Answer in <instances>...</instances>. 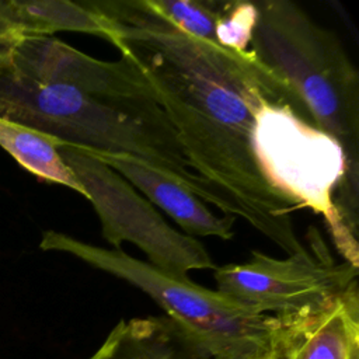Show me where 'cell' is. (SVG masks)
<instances>
[{
  "mask_svg": "<svg viewBox=\"0 0 359 359\" xmlns=\"http://www.w3.org/2000/svg\"><path fill=\"white\" fill-rule=\"evenodd\" d=\"M108 42L150 84L194 172L287 255L306 250L292 215L321 195L339 146L251 50L185 34L149 0L88 1Z\"/></svg>",
  "mask_w": 359,
  "mask_h": 359,
  "instance_id": "6da1fadb",
  "label": "cell"
},
{
  "mask_svg": "<svg viewBox=\"0 0 359 359\" xmlns=\"http://www.w3.org/2000/svg\"><path fill=\"white\" fill-rule=\"evenodd\" d=\"M251 49L303 101L316 126L344 151L358 201L359 74L338 36L289 0L254 3Z\"/></svg>",
  "mask_w": 359,
  "mask_h": 359,
  "instance_id": "7a4b0ae2",
  "label": "cell"
},
{
  "mask_svg": "<svg viewBox=\"0 0 359 359\" xmlns=\"http://www.w3.org/2000/svg\"><path fill=\"white\" fill-rule=\"evenodd\" d=\"M13 118L69 144L139 157L230 215L224 201L194 172L157 102L112 100L28 80L17 93Z\"/></svg>",
  "mask_w": 359,
  "mask_h": 359,
  "instance_id": "3957f363",
  "label": "cell"
},
{
  "mask_svg": "<svg viewBox=\"0 0 359 359\" xmlns=\"http://www.w3.org/2000/svg\"><path fill=\"white\" fill-rule=\"evenodd\" d=\"M39 248L73 255L140 289L209 359H276L273 316L255 313L217 290L171 276L122 250H107L65 233L45 231Z\"/></svg>",
  "mask_w": 359,
  "mask_h": 359,
  "instance_id": "277c9868",
  "label": "cell"
},
{
  "mask_svg": "<svg viewBox=\"0 0 359 359\" xmlns=\"http://www.w3.org/2000/svg\"><path fill=\"white\" fill-rule=\"evenodd\" d=\"M56 149L84 188L100 219L101 234L112 250L133 243L150 259L149 264L180 279H189V271L216 268L195 237L167 224L151 203L111 167L79 146L63 142Z\"/></svg>",
  "mask_w": 359,
  "mask_h": 359,
  "instance_id": "5b68a950",
  "label": "cell"
},
{
  "mask_svg": "<svg viewBox=\"0 0 359 359\" xmlns=\"http://www.w3.org/2000/svg\"><path fill=\"white\" fill-rule=\"evenodd\" d=\"M309 248L278 259L252 250L244 264L215 268L217 292L259 314L290 317L318 310L358 283L359 268L337 262L320 231H307Z\"/></svg>",
  "mask_w": 359,
  "mask_h": 359,
  "instance_id": "8992f818",
  "label": "cell"
},
{
  "mask_svg": "<svg viewBox=\"0 0 359 359\" xmlns=\"http://www.w3.org/2000/svg\"><path fill=\"white\" fill-rule=\"evenodd\" d=\"M8 60L38 83L62 84L112 100L156 102L150 84L129 60H100L53 36L22 39Z\"/></svg>",
  "mask_w": 359,
  "mask_h": 359,
  "instance_id": "52a82bcc",
  "label": "cell"
},
{
  "mask_svg": "<svg viewBox=\"0 0 359 359\" xmlns=\"http://www.w3.org/2000/svg\"><path fill=\"white\" fill-rule=\"evenodd\" d=\"M275 320L276 359H359L358 283L318 310Z\"/></svg>",
  "mask_w": 359,
  "mask_h": 359,
  "instance_id": "ba28073f",
  "label": "cell"
},
{
  "mask_svg": "<svg viewBox=\"0 0 359 359\" xmlns=\"http://www.w3.org/2000/svg\"><path fill=\"white\" fill-rule=\"evenodd\" d=\"M81 149L140 189L150 202L164 210L188 236L217 237L220 240L233 238L236 216L215 215L185 185L150 163L125 153L102 151L88 147Z\"/></svg>",
  "mask_w": 359,
  "mask_h": 359,
  "instance_id": "9c48e42d",
  "label": "cell"
},
{
  "mask_svg": "<svg viewBox=\"0 0 359 359\" xmlns=\"http://www.w3.org/2000/svg\"><path fill=\"white\" fill-rule=\"evenodd\" d=\"M87 359H209L170 317L121 320Z\"/></svg>",
  "mask_w": 359,
  "mask_h": 359,
  "instance_id": "30bf717a",
  "label": "cell"
},
{
  "mask_svg": "<svg viewBox=\"0 0 359 359\" xmlns=\"http://www.w3.org/2000/svg\"><path fill=\"white\" fill-rule=\"evenodd\" d=\"M62 143L48 133L0 118V147L24 170L42 181L65 185L87 199L84 188L57 153L56 147Z\"/></svg>",
  "mask_w": 359,
  "mask_h": 359,
  "instance_id": "8fae6325",
  "label": "cell"
},
{
  "mask_svg": "<svg viewBox=\"0 0 359 359\" xmlns=\"http://www.w3.org/2000/svg\"><path fill=\"white\" fill-rule=\"evenodd\" d=\"M17 1L27 38L52 36V34L59 31H77L97 35L108 41L107 21L90 7L88 1Z\"/></svg>",
  "mask_w": 359,
  "mask_h": 359,
  "instance_id": "7c38bea8",
  "label": "cell"
},
{
  "mask_svg": "<svg viewBox=\"0 0 359 359\" xmlns=\"http://www.w3.org/2000/svg\"><path fill=\"white\" fill-rule=\"evenodd\" d=\"M175 27L198 39L216 43L219 1L215 0H149Z\"/></svg>",
  "mask_w": 359,
  "mask_h": 359,
  "instance_id": "4fadbf2b",
  "label": "cell"
},
{
  "mask_svg": "<svg viewBox=\"0 0 359 359\" xmlns=\"http://www.w3.org/2000/svg\"><path fill=\"white\" fill-rule=\"evenodd\" d=\"M257 8L254 3L219 1L216 43L245 52L251 50L252 29L255 25Z\"/></svg>",
  "mask_w": 359,
  "mask_h": 359,
  "instance_id": "5bb4252c",
  "label": "cell"
},
{
  "mask_svg": "<svg viewBox=\"0 0 359 359\" xmlns=\"http://www.w3.org/2000/svg\"><path fill=\"white\" fill-rule=\"evenodd\" d=\"M25 38L27 31L17 0H0V57L8 55Z\"/></svg>",
  "mask_w": 359,
  "mask_h": 359,
  "instance_id": "9a60e30c",
  "label": "cell"
}]
</instances>
